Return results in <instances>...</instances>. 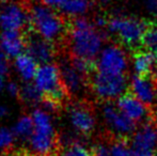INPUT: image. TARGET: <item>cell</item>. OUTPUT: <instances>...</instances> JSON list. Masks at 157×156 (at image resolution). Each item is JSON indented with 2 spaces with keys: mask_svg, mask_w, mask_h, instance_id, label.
<instances>
[{
  "mask_svg": "<svg viewBox=\"0 0 157 156\" xmlns=\"http://www.w3.org/2000/svg\"><path fill=\"white\" fill-rule=\"evenodd\" d=\"M91 150L93 156H111V146L105 142H97Z\"/></svg>",
  "mask_w": 157,
  "mask_h": 156,
  "instance_id": "26",
  "label": "cell"
},
{
  "mask_svg": "<svg viewBox=\"0 0 157 156\" xmlns=\"http://www.w3.org/2000/svg\"><path fill=\"white\" fill-rule=\"evenodd\" d=\"M30 28L27 6L16 2H10L0 11V28L3 31H23Z\"/></svg>",
  "mask_w": 157,
  "mask_h": 156,
  "instance_id": "10",
  "label": "cell"
},
{
  "mask_svg": "<svg viewBox=\"0 0 157 156\" xmlns=\"http://www.w3.org/2000/svg\"><path fill=\"white\" fill-rule=\"evenodd\" d=\"M61 77L70 95L81 94L88 85L89 76L78 70L72 62L71 58H63L59 63Z\"/></svg>",
  "mask_w": 157,
  "mask_h": 156,
  "instance_id": "13",
  "label": "cell"
},
{
  "mask_svg": "<svg viewBox=\"0 0 157 156\" xmlns=\"http://www.w3.org/2000/svg\"><path fill=\"white\" fill-rule=\"evenodd\" d=\"M26 34H27L26 52L30 57H32L39 65L52 63L55 56L57 55L56 45L43 39L30 29L28 30V32H26Z\"/></svg>",
  "mask_w": 157,
  "mask_h": 156,
  "instance_id": "12",
  "label": "cell"
},
{
  "mask_svg": "<svg viewBox=\"0 0 157 156\" xmlns=\"http://www.w3.org/2000/svg\"><path fill=\"white\" fill-rule=\"evenodd\" d=\"M8 115V108L6 106H0V118H4Z\"/></svg>",
  "mask_w": 157,
  "mask_h": 156,
  "instance_id": "32",
  "label": "cell"
},
{
  "mask_svg": "<svg viewBox=\"0 0 157 156\" xmlns=\"http://www.w3.org/2000/svg\"><path fill=\"white\" fill-rule=\"evenodd\" d=\"M132 65L136 75L150 76L156 67V56L147 49L138 50L132 56Z\"/></svg>",
  "mask_w": 157,
  "mask_h": 156,
  "instance_id": "17",
  "label": "cell"
},
{
  "mask_svg": "<svg viewBox=\"0 0 157 156\" xmlns=\"http://www.w3.org/2000/svg\"><path fill=\"white\" fill-rule=\"evenodd\" d=\"M147 6L152 13H157V0H147Z\"/></svg>",
  "mask_w": 157,
  "mask_h": 156,
  "instance_id": "30",
  "label": "cell"
},
{
  "mask_svg": "<svg viewBox=\"0 0 157 156\" xmlns=\"http://www.w3.org/2000/svg\"><path fill=\"white\" fill-rule=\"evenodd\" d=\"M147 25L149 24L137 17L119 14L108 18L107 30L122 45L134 48L142 43Z\"/></svg>",
  "mask_w": 157,
  "mask_h": 156,
  "instance_id": "5",
  "label": "cell"
},
{
  "mask_svg": "<svg viewBox=\"0 0 157 156\" xmlns=\"http://www.w3.org/2000/svg\"><path fill=\"white\" fill-rule=\"evenodd\" d=\"M110 146L111 156H134L130 144H128L125 139H117Z\"/></svg>",
  "mask_w": 157,
  "mask_h": 156,
  "instance_id": "24",
  "label": "cell"
},
{
  "mask_svg": "<svg viewBox=\"0 0 157 156\" xmlns=\"http://www.w3.org/2000/svg\"><path fill=\"white\" fill-rule=\"evenodd\" d=\"M19 98L27 105H37L42 104L44 97L43 94L39 90V88L35 86V83L26 82L23 87H21L19 92Z\"/></svg>",
  "mask_w": 157,
  "mask_h": 156,
  "instance_id": "20",
  "label": "cell"
},
{
  "mask_svg": "<svg viewBox=\"0 0 157 156\" xmlns=\"http://www.w3.org/2000/svg\"><path fill=\"white\" fill-rule=\"evenodd\" d=\"M6 73H3V72L0 71V92L3 90L6 86Z\"/></svg>",
  "mask_w": 157,
  "mask_h": 156,
  "instance_id": "31",
  "label": "cell"
},
{
  "mask_svg": "<svg viewBox=\"0 0 157 156\" xmlns=\"http://www.w3.org/2000/svg\"><path fill=\"white\" fill-rule=\"evenodd\" d=\"M59 156H93L92 150L80 141H75L62 146Z\"/></svg>",
  "mask_w": 157,
  "mask_h": 156,
  "instance_id": "22",
  "label": "cell"
},
{
  "mask_svg": "<svg viewBox=\"0 0 157 156\" xmlns=\"http://www.w3.org/2000/svg\"><path fill=\"white\" fill-rule=\"evenodd\" d=\"M129 86L125 75H113L97 72L91 78L92 92L98 100L104 102H112L125 94Z\"/></svg>",
  "mask_w": 157,
  "mask_h": 156,
  "instance_id": "6",
  "label": "cell"
},
{
  "mask_svg": "<svg viewBox=\"0 0 157 156\" xmlns=\"http://www.w3.org/2000/svg\"><path fill=\"white\" fill-rule=\"evenodd\" d=\"M130 148L134 156H157V133L153 123L145 122L136 129Z\"/></svg>",
  "mask_w": 157,
  "mask_h": 156,
  "instance_id": "9",
  "label": "cell"
},
{
  "mask_svg": "<svg viewBox=\"0 0 157 156\" xmlns=\"http://www.w3.org/2000/svg\"><path fill=\"white\" fill-rule=\"evenodd\" d=\"M117 106L128 119L137 123L145 122L149 117L147 105L134 96L132 93H125L117 100Z\"/></svg>",
  "mask_w": 157,
  "mask_h": 156,
  "instance_id": "15",
  "label": "cell"
},
{
  "mask_svg": "<svg viewBox=\"0 0 157 156\" xmlns=\"http://www.w3.org/2000/svg\"><path fill=\"white\" fill-rule=\"evenodd\" d=\"M27 9L29 13L30 30L56 46L66 39L67 23L55 9L41 1L33 2Z\"/></svg>",
  "mask_w": 157,
  "mask_h": 156,
  "instance_id": "2",
  "label": "cell"
},
{
  "mask_svg": "<svg viewBox=\"0 0 157 156\" xmlns=\"http://www.w3.org/2000/svg\"><path fill=\"white\" fill-rule=\"evenodd\" d=\"M12 131L16 138L28 141L34 131V123H33L32 117L21 116L15 123Z\"/></svg>",
  "mask_w": 157,
  "mask_h": 156,
  "instance_id": "21",
  "label": "cell"
},
{
  "mask_svg": "<svg viewBox=\"0 0 157 156\" xmlns=\"http://www.w3.org/2000/svg\"><path fill=\"white\" fill-rule=\"evenodd\" d=\"M112 1H114V0H101V2H103V3H110Z\"/></svg>",
  "mask_w": 157,
  "mask_h": 156,
  "instance_id": "35",
  "label": "cell"
},
{
  "mask_svg": "<svg viewBox=\"0 0 157 156\" xmlns=\"http://www.w3.org/2000/svg\"><path fill=\"white\" fill-rule=\"evenodd\" d=\"M34 83L43 94L44 100L55 104L58 108L62 107L68 92L63 83L59 65L52 62L39 67Z\"/></svg>",
  "mask_w": 157,
  "mask_h": 156,
  "instance_id": "4",
  "label": "cell"
},
{
  "mask_svg": "<svg viewBox=\"0 0 157 156\" xmlns=\"http://www.w3.org/2000/svg\"><path fill=\"white\" fill-rule=\"evenodd\" d=\"M155 80L157 82V54H156V67H155Z\"/></svg>",
  "mask_w": 157,
  "mask_h": 156,
  "instance_id": "34",
  "label": "cell"
},
{
  "mask_svg": "<svg viewBox=\"0 0 157 156\" xmlns=\"http://www.w3.org/2000/svg\"><path fill=\"white\" fill-rule=\"evenodd\" d=\"M0 71L6 74H8V71H9L8 57H6V55L4 54V51L2 50L1 45H0Z\"/></svg>",
  "mask_w": 157,
  "mask_h": 156,
  "instance_id": "28",
  "label": "cell"
},
{
  "mask_svg": "<svg viewBox=\"0 0 157 156\" xmlns=\"http://www.w3.org/2000/svg\"><path fill=\"white\" fill-rule=\"evenodd\" d=\"M129 60L124 48L117 44H109L101 49L95 60L97 72L113 75H125Z\"/></svg>",
  "mask_w": 157,
  "mask_h": 156,
  "instance_id": "7",
  "label": "cell"
},
{
  "mask_svg": "<svg viewBox=\"0 0 157 156\" xmlns=\"http://www.w3.org/2000/svg\"><path fill=\"white\" fill-rule=\"evenodd\" d=\"M11 1H12V0H0L1 3H10Z\"/></svg>",
  "mask_w": 157,
  "mask_h": 156,
  "instance_id": "36",
  "label": "cell"
},
{
  "mask_svg": "<svg viewBox=\"0 0 157 156\" xmlns=\"http://www.w3.org/2000/svg\"><path fill=\"white\" fill-rule=\"evenodd\" d=\"M66 1L67 0H41V2L52 9H61Z\"/></svg>",
  "mask_w": 157,
  "mask_h": 156,
  "instance_id": "29",
  "label": "cell"
},
{
  "mask_svg": "<svg viewBox=\"0 0 157 156\" xmlns=\"http://www.w3.org/2000/svg\"><path fill=\"white\" fill-rule=\"evenodd\" d=\"M144 49L157 54V25L156 24H149L143 36L142 43Z\"/></svg>",
  "mask_w": 157,
  "mask_h": 156,
  "instance_id": "23",
  "label": "cell"
},
{
  "mask_svg": "<svg viewBox=\"0 0 157 156\" xmlns=\"http://www.w3.org/2000/svg\"><path fill=\"white\" fill-rule=\"evenodd\" d=\"M101 119L107 129L118 139H126L136 131V123L128 119L117 104L105 102L101 106Z\"/></svg>",
  "mask_w": 157,
  "mask_h": 156,
  "instance_id": "8",
  "label": "cell"
},
{
  "mask_svg": "<svg viewBox=\"0 0 157 156\" xmlns=\"http://www.w3.org/2000/svg\"><path fill=\"white\" fill-rule=\"evenodd\" d=\"M154 126H155V129H156V133H157V113L154 116V122H153Z\"/></svg>",
  "mask_w": 157,
  "mask_h": 156,
  "instance_id": "33",
  "label": "cell"
},
{
  "mask_svg": "<svg viewBox=\"0 0 157 156\" xmlns=\"http://www.w3.org/2000/svg\"><path fill=\"white\" fill-rule=\"evenodd\" d=\"M15 135L13 133V131L9 128H0V150L4 151H10L13 148L15 140Z\"/></svg>",
  "mask_w": 157,
  "mask_h": 156,
  "instance_id": "25",
  "label": "cell"
},
{
  "mask_svg": "<svg viewBox=\"0 0 157 156\" xmlns=\"http://www.w3.org/2000/svg\"><path fill=\"white\" fill-rule=\"evenodd\" d=\"M37 65L39 64L36 63V61L32 57H30L27 52L19 55L14 60V67L16 69V72L26 82L34 80L35 74L39 69Z\"/></svg>",
  "mask_w": 157,
  "mask_h": 156,
  "instance_id": "18",
  "label": "cell"
},
{
  "mask_svg": "<svg viewBox=\"0 0 157 156\" xmlns=\"http://www.w3.org/2000/svg\"><path fill=\"white\" fill-rule=\"evenodd\" d=\"M68 121L78 135H89L96 127V118L85 103H73L67 110Z\"/></svg>",
  "mask_w": 157,
  "mask_h": 156,
  "instance_id": "11",
  "label": "cell"
},
{
  "mask_svg": "<svg viewBox=\"0 0 157 156\" xmlns=\"http://www.w3.org/2000/svg\"><path fill=\"white\" fill-rule=\"evenodd\" d=\"M6 91L9 92V94L14 97H18L19 92H21V87H19L17 83H15L14 81H10V82L6 83Z\"/></svg>",
  "mask_w": 157,
  "mask_h": 156,
  "instance_id": "27",
  "label": "cell"
},
{
  "mask_svg": "<svg viewBox=\"0 0 157 156\" xmlns=\"http://www.w3.org/2000/svg\"><path fill=\"white\" fill-rule=\"evenodd\" d=\"M92 9V0H67L60 9L64 15L71 18L83 17Z\"/></svg>",
  "mask_w": 157,
  "mask_h": 156,
  "instance_id": "19",
  "label": "cell"
},
{
  "mask_svg": "<svg viewBox=\"0 0 157 156\" xmlns=\"http://www.w3.org/2000/svg\"><path fill=\"white\" fill-rule=\"evenodd\" d=\"M31 117L34 131L28 142L32 156H54L60 141L52 116L44 109H34Z\"/></svg>",
  "mask_w": 157,
  "mask_h": 156,
  "instance_id": "3",
  "label": "cell"
},
{
  "mask_svg": "<svg viewBox=\"0 0 157 156\" xmlns=\"http://www.w3.org/2000/svg\"><path fill=\"white\" fill-rule=\"evenodd\" d=\"M130 93L145 105H153L157 100V82L150 76L136 75L129 81Z\"/></svg>",
  "mask_w": 157,
  "mask_h": 156,
  "instance_id": "14",
  "label": "cell"
},
{
  "mask_svg": "<svg viewBox=\"0 0 157 156\" xmlns=\"http://www.w3.org/2000/svg\"><path fill=\"white\" fill-rule=\"evenodd\" d=\"M0 45L8 58H16L26 50L27 34L23 31H3L0 36Z\"/></svg>",
  "mask_w": 157,
  "mask_h": 156,
  "instance_id": "16",
  "label": "cell"
},
{
  "mask_svg": "<svg viewBox=\"0 0 157 156\" xmlns=\"http://www.w3.org/2000/svg\"><path fill=\"white\" fill-rule=\"evenodd\" d=\"M66 41L72 57L94 62L104 48L101 29L86 17L72 18L67 23Z\"/></svg>",
  "mask_w": 157,
  "mask_h": 156,
  "instance_id": "1",
  "label": "cell"
}]
</instances>
